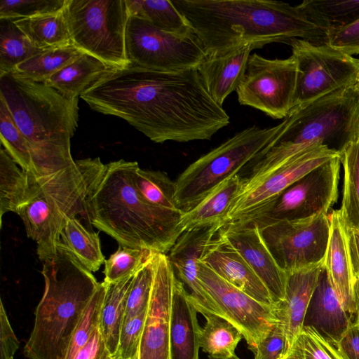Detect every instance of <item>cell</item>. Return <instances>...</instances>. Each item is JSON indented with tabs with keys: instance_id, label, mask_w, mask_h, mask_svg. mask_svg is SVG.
<instances>
[{
	"instance_id": "50",
	"label": "cell",
	"mask_w": 359,
	"mask_h": 359,
	"mask_svg": "<svg viewBox=\"0 0 359 359\" xmlns=\"http://www.w3.org/2000/svg\"><path fill=\"white\" fill-rule=\"evenodd\" d=\"M110 355L98 328L74 359H105Z\"/></svg>"
},
{
	"instance_id": "44",
	"label": "cell",
	"mask_w": 359,
	"mask_h": 359,
	"mask_svg": "<svg viewBox=\"0 0 359 359\" xmlns=\"http://www.w3.org/2000/svg\"><path fill=\"white\" fill-rule=\"evenodd\" d=\"M66 0H0V19L16 20L53 13Z\"/></svg>"
},
{
	"instance_id": "22",
	"label": "cell",
	"mask_w": 359,
	"mask_h": 359,
	"mask_svg": "<svg viewBox=\"0 0 359 359\" xmlns=\"http://www.w3.org/2000/svg\"><path fill=\"white\" fill-rule=\"evenodd\" d=\"M355 321L341 303L323 266L307 308L303 327H311L337 345L351 322Z\"/></svg>"
},
{
	"instance_id": "41",
	"label": "cell",
	"mask_w": 359,
	"mask_h": 359,
	"mask_svg": "<svg viewBox=\"0 0 359 359\" xmlns=\"http://www.w3.org/2000/svg\"><path fill=\"white\" fill-rule=\"evenodd\" d=\"M152 252L154 251L118 245V249L104 261V282L114 283L133 276Z\"/></svg>"
},
{
	"instance_id": "48",
	"label": "cell",
	"mask_w": 359,
	"mask_h": 359,
	"mask_svg": "<svg viewBox=\"0 0 359 359\" xmlns=\"http://www.w3.org/2000/svg\"><path fill=\"white\" fill-rule=\"evenodd\" d=\"M19 341L12 329L4 309L3 302L0 304V359H14L18 349Z\"/></svg>"
},
{
	"instance_id": "53",
	"label": "cell",
	"mask_w": 359,
	"mask_h": 359,
	"mask_svg": "<svg viewBox=\"0 0 359 359\" xmlns=\"http://www.w3.org/2000/svg\"><path fill=\"white\" fill-rule=\"evenodd\" d=\"M355 86L358 88V93H359V77H358V79L357 81V82L355 83Z\"/></svg>"
},
{
	"instance_id": "21",
	"label": "cell",
	"mask_w": 359,
	"mask_h": 359,
	"mask_svg": "<svg viewBox=\"0 0 359 359\" xmlns=\"http://www.w3.org/2000/svg\"><path fill=\"white\" fill-rule=\"evenodd\" d=\"M329 217L330 235L324 266L341 303L355 321L359 305L349 256L347 226L339 209L332 210Z\"/></svg>"
},
{
	"instance_id": "16",
	"label": "cell",
	"mask_w": 359,
	"mask_h": 359,
	"mask_svg": "<svg viewBox=\"0 0 359 359\" xmlns=\"http://www.w3.org/2000/svg\"><path fill=\"white\" fill-rule=\"evenodd\" d=\"M197 274L222 317L242 333L248 348L255 352L258 344L278 322L274 304H262L219 276L201 259Z\"/></svg>"
},
{
	"instance_id": "51",
	"label": "cell",
	"mask_w": 359,
	"mask_h": 359,
	"mask_svg": "<svg viewBox=\"0 0 359 359\" xmlns=\"http://www.w3.org/2000/svg\"><path fill=\"white\" fill-rule=\"evenodd\" d=\"M349 256L355 280H359V231L347 227Z\"/></svg>"
},
{
	"instance_id": "4",
	"label": "cell",
	"mask_w": 359,
	"mask_h": 359,
	"mask_svg": "<svg viewBox=\"0 0 359 359\" xmlns=\"http://www.w3.org/2000/svg\"><path fill=\"white\" fill-rule=\"evenodd\" d=\"M3 100L29 146L35 178L71 166V138L78 126L79 99L11 72L0 75Z\"/></svg>"
},
{
	"instance_id": "56",
	"label": "cell",
	"mask_w": 359,
	"mask_h": 359,
	"mask_svg": "<svg viewBox=\"0 0 359 359\" xmlns=\"http://www.w3.org/2000/svg\"><path fill=\"white\" fill-rule=\"evenodd\" d=\"M356 321L359 323V308H358V311Z\"/></svg>"
},
{
	"instance_id": "20",
	"label": "cell",
	"mask_w": 359,
	"mask_h": 359,
	"mask_svg": "<svg viewBox=\"0 0 359 359\" xmlns=\"http://www.w3.org/2000/svg\"><path fill=\"white\" fill-rule=\"evenodd\" d=\"M201 261L224 280L255 300L266 305L274 304L263 282L241 255L218 232L206 247Z\"/></svg>"
},
{
	"instance_id": "15",
	"label": "cell",
	"mask_w": 359,
	"mask_h": 359,
	"mask_svg": "<svg viewBox=\"0 0 359 359\" xmlns=\"http://www.w3.org/2000/svg\"><path fill=\"white\" fill-rule=\"evenodd\" d=\"M337 156L340 155L323 145H315L297 154L260 180L243 187L231 205L223 224L256 216L291 184Z\"/></svg>"
},
{
	"instance_id": "24",
	"label": "cell",
	"mask_w": 359,
	"mask_h": 359,
	"mask_svg": "<svg viewBox=\"0 0 359 359\" xmlns=\"http://www.w3.org/2000/svg\"><path fill=\"white\" fill-rule=\"evenodd\" d=\"M257 48L247 45L222 55L207 56L198 67V73L212 99L222 106L236 91L247 68L250 53Z\"/></svg>"
},
{
	"instance_id": "19",
	"label": "cell",
	"mask_w": 359,
	"mask_h": 359,
	"mask_svg": "<svg viewBox=\"0 0 359 359\" xmlns=\"http://www.w3.org/2000/svg\"><path fill=\"white\" fill-rule=\"evenodd\" d=\"M222 225L215 224L184 231L166 254L177 278L188 287L194 305L203 316L215 314L222 316L197 274L198 262Z\"/></svg>"
},
{
	"instance_id": "49",
	"label": "cell",
	"mask_w": 359,
	"mask_h": 359,
	"mask_svg": "<svg viewBox=\"0 0 359 359\" xmlns=\"http://www.w3.org/2000/svg\"><path fill=\"white\" fill-rule=\"evenodd\" d=\"M346 359H359V323H351L337 345Z\"/></svg>"
},
{
	"instance_id": "12",
	"label": "cell",
	"mask_w": 359,
	"mask_h": 359,
	"mask_svg": "<svg viewBox=\"0 0 359 359\" xmlns=\"http://www.w3.org/2000/svg\"><path fill=\"white\" fill-rule=\"evenodd\" d=\"M341 163L340 156H337L314 168L248 220L262 228L279 222L306 220L328 215L338 198Z\"/></svg>"
},
{
	"instance_id": "11",
	"label": "cell",
	"mask_w": 359,
	"mask_h": 359,
	"mask_svg": "<svg viewBox=\"0 0 359 359\" xmlns=\"http://www.w3.org/2000/svg\"><path fill=\"white\" fill-rule=\"evenodd\" d=\"M289 45L292 48L291 56L297 65L292 109L352 86L357 82L359 60L327 43L317 44L295 39Z\"/></svg>"
},
{
	"instance_id": "8",
	"label": "cell",
	"mask_w": 359,
	"mask_h": 359,
	"mask_svg": "<svg viewBox=\"0 0 359 359\" xmlns=\"http://www.w3.org/2000/svg\"><path fill=\"white\" fill-rule=\"evenodd\" d=\"M283 122L270 128H245L188 165L175 180V201L185 212L225 179L238 174L276 137Z\"/></svg>"
},
{
	"instance_id": "37",
	"label": "cell",
	"mask_w": 359,
	"mask_h": 359,
	"mask_svg": "<svg viewBox=\"0 0 359 359\" xmlns=\"http://www.w3.org/2000/svg\"><path fill=\"white\" fill-rule=\"evenodd\" d=\"M132 179L139 194L149 203L161 208L180 210L175 201V181L165 172L142 169L137 163Z\"/></svg>"
},
{
	"instance_id": "45",
	"label": "cell",
	"mask_w": 359,
	"mask_h": 359,
	"mask_svg": "<svg viewBox=\"0 0 359 359\" xmlns=\"http://www.w3.org/2000/svg\"><path fill=\"white\" fill-rule=\"evenodd\" d=\"M147 311L123 320L114 355L116 358L137 359Z\"/></svg>"
},
{
	"instance_id": "13",
	"label": "cell",
	"mask_w": 359,
	"mask_h": 359,
	"mask_svg": "<svg viewBox=\"0 0 359 359\" xmlns=\"http://www.w3.org/2000/svg\"><path fill=\"white\" fill-rule=\"evenodd\" d=\"M297 65L287 59L250 55L245 75L236 92L238 102L274 119L285 118L293 108Z\"/></svg>"
},
{
	"instance_id": "2",
	"label": "cell",
	"mask_w": 359,
	"mask_h": 359,
	"mask_svg": "<svg viewBox=\"0 0 359 359\" xmlns=\"http://www.w3.org/2000/svg\"><path fill=\"white\" fill-rule=\"evenodd\" d=\"M202 43L207 56L254 45L300 39L326 43V32L297 7L271 0H171Z\"/></svg>"
},
{
	"instance_id": "57",
	"label": "cell",
	"mask_w": 359,
	"mask_h": 359,
	"mask_svg": "<svg viewBox=\"0 0 359 359\" xmlns=\"http://www.w3.org/2000/svg\"><path fill=\"white\" fill-rule=\"evenodd\" d=\"M116 359H119V358H116Z\"/></svg>"
},
{
	"instance_id": "6",
	"label": "cell",
	"mask_w": 359,
	"mask_h": 359,
	"mask_svg": "<svg viewBox=\"0 0 359 359\" xmlns=\"http://www.w3.org/2000/svg\"><path fill=\"white\" fill-rule=\"evenodd\" d=\"M276 137L252 162L244 187L252 184L293 156L315 146L341 154L359 134V93L355 83L291 111Z\"/></svg>"
},
{
	"instance_id": "9",
	"label": "cell",
	"mask_w": 359,
	"mask_h": 359,
	"mask_svg": "<svg viewBox=\"0 0 359 359\" xmlns=\"http://www.w3.org/2000/svg\"><path fill=\"white\" fill-rule=\"evenodd\" d=\"M64 10L74 46L117 68L131 65L125 44L126 0H66Z\"/></svg>"
},
{
	"instance_id": "52",
	"label": "cell",
	"mask_w": 359,
	"mask_h": 359,
	"mask_svg": "<svg viewBox=\"0 0 359 359\" xmlns=\"http://www.w3.org/2000/svg\"><path fill=\"white\" fill-rule=\"evenodd\" d=\"M355 294L359 305V280H355Z\"/></svg>"
},
{
	"instance_id": "26",
	"label": "cell",
	"mask_w": 359,
	"mask_h": 359,
	"mask_svg": "<svg viewBox=\"0 0 359 359\" xmlns=\"http://www.w3.org/2000/svg\"><path fill=\"white\" fill-rule=\"evenodd\" d=\"M117 67L83 53L43 82L63 96L74 99L114 73Z\"/></svg>"
},
{
	"instance_id": "17",
	"label": "cell",
	"mask_w": 359,
	"mask_h": 359,
	"mask_svg": "<svg viewBox=\"0 0 359 359\" xmlns=\"http://www.w3.org/2000/svg\"><path fill=\"white\" fill-rule=\"evenodd\" d=\"M175 278L168 255L156 252L151 298L137 359H172L170 325Z\"/></svg>"
},
{
	"instance_id": "3",
	"label": "cell",
	"mask_w": 359,
	"mask_h": 359,
	"mask_svg": "<svg viewBox=\"0 0 359 359\" xmlns=\"http://www.w3.org/2000/svg\"><path fill=\"white\" fill-rule=\"evenodd\" d=\"M137 163L105 164L87 199L85 219L118 245L167 254L183 233L184 212L154 206L141 196L132 179Z\"/></svg>"
},
{
	"instance_id": "28",
	"label": "cell",
	"mask_w": 359,
	"mask_h": 359,
	"mask_svg": "<svg viewBox=\"0 0 359 359\" xmlns=\"http://www.w3.org/2000/svg\"><path fill=\"white\" fill-rule=\"evenodd\" d=\"M133 276L116 283H105L106 291L100 311L99 330L107 350L113 356L117 351Z\"/></svg>"
},
{
	"instance_id": "36",
	"label": "cell",
	"mask_w": 359,
	"mask_h": 359,
	"mask_svg": "<svg viewBox=\"0 0 359 359\" xmlns=\"http://www.w3.org/2000/svg\"><path fill=\"white\" fill-rule=\"evenodd\" d=\"M83 53L73 45L45 50L19 64L13 72L25 79L43 83Z\"/></svg>"
},
{
	"instance_id": "54",
	"label": "cell",
	"mask_w": 359,
	"mask_h": 359,
	"mask_svg": "<svg viewBox=\"0 0 359 359\" xmlns=\"http://www.w3.org/2000/svg\"><path fill=\"white\" fill-rule=\"evenodd\" d=\"M210 359H212V358H210ZM229 359H241V358H238L236 355H234L233 357H231Z\"/></svg>"
},
{
	"instance_id": "38",
	"label": "cell",
	"mask_w": 359,
	"mask_h": 359,
	"mask_svg": "<svg viewBox=\"0 0 359 359\" xmlns=\"http://www.w3.org/2000/svg\"><path fill=\"white\" fill-rule=\"evenodd\" d=\"M43 51L34 46L13 20L0 19V75Z\"/></svg>"
},
{
	"instance_id": "29",
	"label": "cell",
	"mask_w": 359,
	"mask_h": 359,
	"mask_svg": "<svg viewBox=\"0 0 359 359\" xmlns=\"http://www.w3.org/2000/svg\"><path fill=\"white\" fill-rule=\"evenodd\" d=\"M13 22L32 43L40 50L72 45L64 7L53 13Z\"/></svg>"
},
{
	"instance_id": "18",
	"label": "cell",
	"mask_w": 359,
	"mask_h": 359,
	"mask_svg": "<svg viewBox=\"0 0 359 359\" xmlns=\"http://www.w3.org/2000/svg\"><path fill=\"white\" fill-rule=\"evenodd\" d=\"M244 258L268 289L274 304L285 297L287 273L276 263L259 226L250 220L228 222L218 231Z\"/></svg>"
},
{
	"instance_id": "14",
	"label": "cell",
	"mask_w": 359,
	"mask_h": 359,
	"mask_svg": "<svg viewBox=\"0 0 359 359\" xmlns=\"http://www.w3.org/2000/svg\"><path fill=\"white\" fill-rule=\"evenodd\" d=\"M259 229L276 263L287 273L324 263L330 235L329 214Z\"/></svg>"
},
{
	"instance_id": "33",
	"label": "cell",
	"mask_w": 359,
	"mask_h": 359,
	"mask_svg": "<svg viewBox=\"0 0 359 359\" xmlns=\"http://www.w3.org/2000/svg\"><path fill=\"white\" fill-rule=\"evenodd\" d=\"M297 7L326 32L359 18V0H305Z\"/></svg>"
},
{
	"instance_id": "32",
	"label": "cell",
	"mask_w": 359,
	"mask_h": 359,
	"mask_svg": "<svg viewBox=\"0 0 359 359\" xmlns=\"http://www.w3.org/2000/svg\"><path fill=\"white\" fill-rule=\"evenodd\" d=\"M205 323L201 329L200 348L209 358L229 359L243 338L242 333L230 321L215 314L203 315Z\"/></svg>"
},
{
	"instance_id": "34",
	"label": "cell",
	"mask_w": 359,
	"mask_h": 359,
	"mask_svg": "<svg viewBox=\"0 0 359 359\" xmlns=\"http://www.w3.org/2000/svg\"><path fill=\"white\" fill-rule=\"evenodd\" d=\"M344 187L339 209L346 226L359 231V134L340 155Z\"/></svg>"
},
{
	"instance_id": "42",
	"label": "cell",
	"mask_w": 359,
	"mask_h": 359,
	"mask_svg": "<svg viewBox=\"0 0 359 359\" xmlns=\"http://www.w3.org/2000/svg\"><path fill=\"white\" fill-rule=\"evenodd\" d=\"M155 252H152L149 259L133 276L126 301L124 320L147 310L154 280Z\"/></svg>"
},
{
	"instance_id": "39",
	"label": "cell",
	"mask_w": 359,
	"mask_h": 359,
	"mask_svg": "<svg viewBox=\"0 0 359 359\" xmlns=\"http://www.w3.org/2000/svg\"><path fill=\"white\" fill-rule=\"evenodd\" d=\"M1 143L15 162L29 175L36 177L32 152L4 100L0 99Z\"/></svg>"
},
{
	"instance_id": "35",
	"label": "cell",
	"mask_w": 359,
	"mask_h": 359,
	"mask_svg": "<svg viewBox=\"0 0 359 359\" xmlns=\"http://www.w3.org/2000/svg\"><path fill=\"white\" fill-rule=\"evenodd\" d=\"M129 15L143 18L157 28L177 34H194L182 13L168 0H126Z\"/></svg>"
},
{
	"instance_id": "46",
	"label": "cell",
	"mask_w": 359,
	"mask_h": 359,
	"mask_svg": "<svg viewBox=\"0 0 359 359\" xmlns=\"http://www.w3.org/2000/svg\"><path fill=\"white\" fill-rule=\"evenodd\" d=\"M326 43L346 55L359 53V18L346 26L326 32Z\"/></svg>"
},
{
	"instance_id": "7",
	"label": "cell",
	"mask_w": 359,
	"mask_h": 359,
	"mask_svg": "<svg viewBox=\"0 0 359 359\" xmlns=\"http://www.w3.org/2000/svg\"><path fill=\"white\" fill-rule=\"evenodd\" d=\"M105 168L99 157L76 160L71 166L35 178L31 175L32 196L18 211L29 238L36 243L41 261L54 253L66 222L85 218L86 201Z\"/></svg>"
},
{
	"instance_id": "5",
	"label": "cell",
	"mask_w": 359,
	"mask_h": 359,
	"mask_svg": "<svg viewBox=\"0 0 359 359\" xmlns=\"http://www.w3.org/2000/svg\"><path fill=\"white\" fill-rule=\"evenodd\" d=\"M41 262L45 287L23 353L28 359H65L74 332L100 283L61 246Z\"/></svg>"
},
{
	"instance_id": "31",
	"label": "cell",
	"mask_w": 359,
	"mask_h": 359,
	"mask_svg": "<svg viewBox=\"0 0 359 359\" xmlns=\"http://www.w3.org/2000/svg\"><path fill=\"white\" fill-rule=\"evenodd\" d=\"M58 246L67 250L92 273L98 271L104 263L98 233L87 229L77 217L66 222L60 235Z\"/></svg>"
},
{
	"instance_id": "30",
	"label": "cell",
	"mask_w": 359,
	"mask_h": 359,
	"mask_svg": "<svg viewBox=\"0 0 359 359\" xmlns=\"http://www.w3.org/2000/svg\"><path fill=\"white\" fill-rule=\"evenodd\" d=\"M31 176L22 170L7 153L0 150V217L1 226L4 215L17 214L21 207L32 198Z\"/></svg>"
},
{
	"instance_id": "43",
	"label": "cell",
	"mask_w": 359,
	"mask_h": 359,
	"mask_svg": "<svg viewBox=\"0 0 359 359\" xmlns=\"http://www.w3.org/2000/svg\"><path fill=\"white\" fill-rule=\"evenodd\" d=\"M106 291V284L100 283L74 332L65 359H74L79 350L99 328L100 315Z\"/></svg>"
},
{
	"instance_id": "27",
	"label": "cell",
	"mask_w": 359,
	"mask_h": 359,
	"mask_svg": "<svg viewBox=\"0 0 359 359\" xmlns=\"http://www.w3.org/2000/svg\"><path fill=\"white\" fill-rule=\"evenodd\" d=\"M244 184L245 178L238 174L220 182L194 207L184 212L180 222L182 232L199 226L223 224L231 205Z\"/></svg>"
},
{
	"instance_id": "10",
	"label": "cell",
	"mask_w": 359,
	"mask_h": 359,
	"mask_svg": "<svg viewBox=\"0 0 359 359\" xmlns=\"http://www.w3.org/2000/svg\"><path fill=\"white\" fill-rule=\"evenodd\" d=\"M125 44L131 65L152 70L197 69L207 57L195 34L168 32L134 15H130L127 22Z\"/></svg>"
},
{
	"instance_id": "55",
	"label": "cell",
	"mask_w": 359,
	"mask_h": 359,
	"mask_svg": "<svg viewBox=\"0 0 359 359\" xmlns=\"http://www.w3.org/2000/svg\"><path fill=\"white\" fill-rule=\"evenodd\" d=\"M105 359H116V358L114 356L110 355L107 358H106Z\"/></svg>"
},
{
	"instance_id": "25",
	"label": "cell",
	"mask_w": 359,
	"mask_h": 359,
	"mask_svg": "<svg viewBox=\"0 0 359 359\" xmlns=\"http://www.w3.org/2000/svg\"><path fill=\"white\" fill-rule=\"evenodd\" d=\"M197 313L184 285L175 280L170 325L172 359H199V326Z\"/></svg>"
},
{
	"instance_id": "40",
	"label": "cell",
	"mask_w": 359,
	"mask_h": 359,
	"mask_svg": "<svg viewBox=\"0 0 359 359\" xmlns=\"http://www.w3.org/2000/svg\"><path fill=\"white\" fill-rule=\"evenodd\" d=\"M280 359H346L337 345L311 327H303Z\"/></svg>"
},
{
	"instance_id": "23",
	"label": "cell",
	"mask_w": 359,
	"mask_h": 359,
	"mask_svg": "<svg viewBox=\"0 0 359 359\" xmlns=\"http://www.w3.org/2000/svg\"><path fill=\"white\" fill-rule=\"evenodd\" d=\"M324 263L287 273L284 299L274 304L276 316L281 324L288 348L303 327V323Z\"/></svg>"
},
{
	"instance_id": "47",
	"label": "cell",
	"mask_w": 359,
	"mask_h": 359,
	"mask_svg": "<svg viewBox=\"0 0 359 359\" xmlns=\"http://www.w3.org/2000/svg\"><path fill=\"white\" fill-rule=\"evenodd\" d=\"M287 349L283 328L278 322L258 344L254 359H280Z\"/></svg>"
},
{
	"instance_id": "1",
	"label": "cell",
	"mask_w": 359,
	"mask_h": 359,
	"mask_svg": "<svg viewBox=\"0 0 359 359\" xmlns=\"http://www.w3.org/2000/svg\"><path fill=\"white\" fill-rule=\"evenodd\" d=\"M80 97L93 110L126 121L156 143L210 140L230 120L197 69L162 72L130 65Z\"/></svg>"
}]
</instances>
